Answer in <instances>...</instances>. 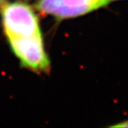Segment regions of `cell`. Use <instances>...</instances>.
I'll return each instance as SVG.
<instances>
[{"mask_svg": "<svg viewBox=\"0 0 128 128\" xmlns=\"http://www.w3.org/2000/svg\"><path fill=\"white\" fill-rule=\"evenodd\" d=\"M2 19L8 38L29 37L40 33L38 18L26 4L12 2L4 5Z\"/></svg>", "mask_w": 128, "mask_h": 128, "instance_id": "1", "label": "cell"}, {"mask_svg": "<svg viewBox=\"0 0 128 128\" xmlns=\"http://www.w3.org/2000/svg\"><path fill=\"white\" fill-rule=\"evenodd\" d=\"M110 1H111V0H110Z\"/></svg>", "mask_w": 128, "mask_h": 128, "instance_id": "6", "label": "cell"}, {"mask_svg": "<svg viewBox=\"0 0 128 128\" xmlns=\"http://www.w3.org/2000/svg\"><path fill=\"white\" fill-rule=\"evenodd\" d=\"M110 0H40L36 8L59 19L77 17L106 6Z\"/></svg>", "mask_w": 128, "mask_h": 128, "instance_id": "3", "label": "cell"}, {"mask_svg": "<svg viewBox=\"0 0 128 128\" xmlns=\"http://www.w3.org/2000/svg\"><path fill=\"white\" fill-rule=\"evenodd\" d=\"M2 0H0V3H1V2H2Z\"/></svg>", "mask_w": 128, "mask_h": 128, "instance_id": "5", "label": "cell"}, {"mask_svg": "<svg viewBox=\"0 0 128 128\" xmlns=\"http://www.w3.org/2000/svg\"><path fill=\"white\" fill-rule=\"evenodd\" d=\"M11 47L21 60L22 65L34 71H47L50 69V60L43 48L41 34L29 37H11Z\"/></svg>", "mask_w": 128, "mask_h": 128, "instance_id": "2", "label": "cell"}, {"mask_svg": "<svg viewBox=\"0 0 128 128\" xmlns=\"http://www.w3.org/2000/svg\"><path fill=\"white\" fill-rule=\"evenodd\" d=\"M112 127H120V128H124V127H128V120L124 121L120 124H117L116 125L112 126Z\"/></svg>", "mask_w": 128, "mask_h": 128, "instance_id": "4", "label": "cell"}]
</instances>
